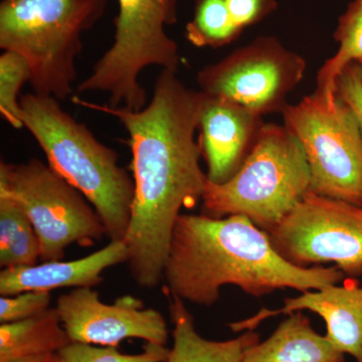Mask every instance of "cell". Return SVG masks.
Returning <instances> with one entry per match:
<instances>
[{"label":"cell","instance_id":"6","mask_svg":"<svg viewBox=\"0 0 362 362\" xmlns=\"http://www.w3.org/2000/svg\"><path fill=\"white\" fill-rule=\"evenodd\" d=\"M117 1L113 44L77 90L105 93L110 106L139 111L147 104L146 90L139 83L142 71L151 66L175 73L180 69L178 45L166 33L177 23V0Z\"/></svg>","mask_w":362,"mask_h":362},{"label":"cell","instance_id":"11","mask_svg":"<svg viewBox=\"0 0 362 362\" xmlns=\"http://www.w3.org/2000/svg\"><path fill=\"white\" fill-rule=\"evenodd\" d=\"M62 324L71 342L117 347L130 338L165 345L168 328L156 309H146L137 298H118L113 304L100 300L92 288H77L57 300Z\"/></svg>","mask_w":362,"mask_h":362},{"label":"cell","instance_id":"26","mask_svg":"<svg viewBox=\"0 0 362 362\" xmlns=\"http://www.w3.org/2000/svg\"><path fill=\"white\" fill-rule=\"evenodd\" d=\"M8 362H61L58 354H42V356L25 357Z\"/></svg>","mask_w":362,"mask_h":362},{"label":"cell","instance_id":"24","mask_svg":"<svg viewBox=\"0 0 362 362\" xmlns=\"http://www.w3.org/2000/svg\"><path fill=\"white\" fill-rule=\"evenodd\" d=\"M335 95L351 109L359 124L362 134V65L349 64L338 76Z\"/></svg>","mask_w":362,"mask_h":362},{"label":"cell","instance_id":"27","mask_svg":"<svg viewBox=\"0 0 362 362\" xmlns=\"http://www.w3.org/2000/svg\"><path fill=\"white\" fill-rule=\"evenodd\" d=\"M357 63H361V65H362V61L361 62H357Z\"/></svg>","mask_w":362,"mask_h":362},{"label":"cell","instance_id":"2","mask_svg":"<svg viewBox=\"0 0 362 362\" xmlns=\"http://www.w3.org/2000/svg\"><path fill=\"white\" fill-rule=\"evenodd\" d=\"M345 277L335 266L302 268L290 263L276 251L269 233L247 216L181 214L162 280L168 294L211 307L226 285L261 298L289 288L302 293L322 289Z\"/></svg>","mask_w":362,"mask_h":362},{"label":"cell","instance_id":"1","mask_svg":"<svg viewBox=\"0 0 362 362\" xmlns=\"http://www.w3.org/2000/svg\"><path fill=\"white\" fill-rule=\"evenodd\" d=\"M202 94L181 82L177 73L162 70L153 96L139 111L97 104L73 96L74 104L117 119L129 135L133 199L126 246L136 284L153 289L163 279L171 235L182 209L202 202L206 173L195 133Z\"/></svg>","mask_w":362,"mask_h":362},{"label":"cell","instance_id":"16","mask_svg":"<svg viewBox=\"0 0 362 362\" xmlns=\"http://www.w3.org/2000/svg\"><path fill=\"white\" fill-rule=\"evenodd\" d=\"M173 347L168 362H240L247 349L259 342L258 333L247 331L235 339L214 341L197 332L194 318L180 298L168 294Z\"/></svg>","mask_w":362,"mask_h":362},{"label":"cell","instance_id":"23","mask_svg":"<svg viewBox=\"0 0 362 362\" xmlns=\"http://www.w3.org/2000/svg\"><path fill=\"white\" fill-rule=\"evenodd\" d=\"M51 292L30 291L0 297V323L23 320L49 309Z\"/></svg>","mask_w":362,"mask_h":362},{"label":"cell","instance_id":"3","mask_svg":"<svg viewBox=\"0 0 362 362\" xmlns=\"http://www.w3.org/2000/svg\"><path fill=\"white\" fill-rule=\"evenodd\" d=\"M59 102L37 93L21 97L23 125L39 143L47 164L92 204L110 242L124 240L130 225L134 180L119 165L115 150L100 142Z\"/></svg>","mask_w":362,"mask_h":362},{"label":"cell","instance_id":"12","mask_svg":"<svg viewBox=\"0 0 362 362\" xmlns=\"http://www.w3.org/2000/svg\"><path fill=\"white\" fill-rule=\"evenodd\" d=\"M202 94L199 143L207 166V180L223 185L251 153L262 128V116L223 98Z\"/></svg>","mask_w":362,"mask_h":362},{"label":"cell","instance_id":"22","mask_svg":"<svg viewBox=\"0 0 362 362\" xmlns=\"http://www.w3.org/2000/svg\"><path fill=\"white\" fill-rule=\"evenodd\" d=\"M170 350L165 345L146 342L140 354H126L117 347L71 342L58 356L61 362H168Z\"/></svg>","mask_w":362,"mask_h":362},{"label":"cell","instance_id":"14","mask_svg":"<svg viewBox=\"0 0 362 362\" xmlns=\"http://www.w3.org/2000/svg\"><path fill=\"white\" fill-rule=\"evenodd\" d=\"M129 256L124 240H111L103 249L82 259L4 269L0 273V295L51 292L63 287L93 288L103 282L105 270L128 262Z\"/></svg>","mask_w":362,"mask_h":362},{"label":"cell","instance_id":"4","mask_svg":"<svg viewBox=\"0 0 362 362\" xmlns=\"http://www.w3.org/2000/svg\"><path fill=\"white\" fill-rule=\"evenodd\" d=\"M106 8L107 0H2L0 47L28 62L35 93L65 101L77 78L83 35Z\"/></svg>","mask_w":362,"mask_h":362},{"label":"cell","instance_id":"5","mask_svg":"<svg viewBox=\"0 0 362 362\" xmlns=\"http://www.w3.org/2000/svg\"><path fill=\"white\" fill-rule=\"evenodd\" d=\"M311 192L301 143L284 125L266 124L242 168L223 185L207 180L202 206L214 218L247 216L267 233Z\"/></svg>","mask_w":362,"mask_h":362},{"label":"cell","instance_id":"20","mask_svg":"<svg viewBox=\"0 0 362 362\" xmlns=\"http://www.w3.org/2000/svg\"><path fill=\"white\" fill-rule=\"evenodd\" d=\"M243 32L225 0H194V18L185 26V37L194 47L220 49L239 39Z\"/></svg>","mask_w":362,"mask_h":362},{"label":"cell","instance_id":"17","mask_svg":"<svg viewBox=\"0 0 362 362\" xmlns=\"http://www.w3.org/2000/svg\"><path fill=\"white\" fill-rule=\"evenodd\" d=\"M56 307L0 325V362L58 354L71 343Z\"/></svg>","mask_w":362,"mask_h":362},{"label":"cell","instance_id":"19","mask_svg":"<svg viewBox=\"0 0 362 362\" xmlns=\"http://www.w3.org/2000/svg\"><path fill=\"white\" fill-rule=\"evenodd\" d=\"M39 259L40 240L32 221L13 197L0 192V266H33Z\"/></svg>","mask_w":362,"mask_h":362},{"label":"cell","instance_id":"10","mask_svg":"<svg viewBox=\"0 0 362 362\" xmlns=\"http://www.w3.org/2000/svg\"><path fill=\"white\" fill-rule=\"evenodd\" d=\"M268 233L276 251L294 265L333 263L345 276L362 277V206L309 192Z\"/></svg>","mask_w":362,"mask_h":362},{"label":"cell","instance_id":"8","mask_svg":"<svg viewBox=\"0 0 362 362\" xmlns=\"http://www.w3.org/2000/svg\"><path fill=\"white\" fill-rule=\"evenodd\" d=\"M282 115L303 147L311 192L362 206V134L351 109L338 98L327 106L313 93Z\"/></svg>","mask_w":362,"mask_h":362},{"label":"cell","instance_id":"18","mask_svg":"<svg viewBox=\"0 0 362 362\" xmlns=\"http://www.w3.org/2000/svg\"><path fill=\"white\" fill-rule=\"evenodd\" d=\"M333 39L339 47L318 71L314 92L329 107L337 101L335 85L343 69L354 62L362 61V0L350 2L338 18Z\"/></svg>","mask_w":362,"mask_h":362},{"label":"cell","instance_id":"13","mask_svg":"<svg viewBox=\"0 0 362 362\" xmlns=\"http://www.w3.org/2000/svg\"><path fill=\"white\" fill-rule=\"evenodd\" d=\"M303 310L322 317L327 328L325 337L331 344L343 354L354 356L356 362H362V286L354 278L343 286H326L315 292L287 298L282 308H263L257 315L228 326L233 332L254 330L267 318Z\"/></svg>","mask_w":362,"mask_h":362},{"label":"cell","instance_id":"21","mask_svg":"<svg viewBox=\"0 0 362 362\" xmlns=\"http://www.w3.org/2000/svg\"><path fill=\"white\" fill-rule=\"evenodd\" d=\"M30 81L28 62L20 54L4 51L0 56V113L14 129L25 128L18 96L23 86Z\"/></svg>","mask_w":362,"mask_h":362},{"label":"cell","instance_id":"7","mask_svg":"<svg viewBox=\"0 0 362 362\" xmlns=\"http://www.w3.org/2000/svg\"><path fill=\"white\" fill-rule=\"evenodd\" d=\"M0 192L13 197L28 214L44 262L61 261L71 245L93 246L107 237L84 195L40 159L20 164L1 161Z\"/></svg>","mask_w":362,"mask_h":362},{"label":"cell","instance_id":"9","mask_svg":"<svg viewBox=\"0 0 362 362\" xmlns=\"http://www.w3.org/2000/svg\"><path fill=\"white\" fill-rule=\"evenodd\" d=\"M306 68L303 57L277 37L263 35L204 66L197 82L204 94L230 100L263 117L282 113Z\"/></svg>","mask_w":362,"mask_h":362},{"label":"cell","instance_id":"25","mask_svg":"<svg viewBox=\"0 0 362 362\" xmlns=\"http://www.w3.org/2000/svg\"><path fill=\"white\" fill-rule=\"evenodd\" d=\"M230 16L245 30L261 23L278 9L277 0H225Z\"/></svg>","mask_w":362,"mask_h":362},{"label":"cell","instance_id":"15","mask_svg":"<svg viewBox=\"0 0 362 362\" xmlns=\"http://www.w3.org/2000/svg\"><path fill=\"white\" fill-rule=\"evenodd\" d=\"M240 362H345V358L313 329L308 317L296 311L268 339L247 349Z\"/></svg>","mask_w":362,"mask_h":362}]
</instances>
